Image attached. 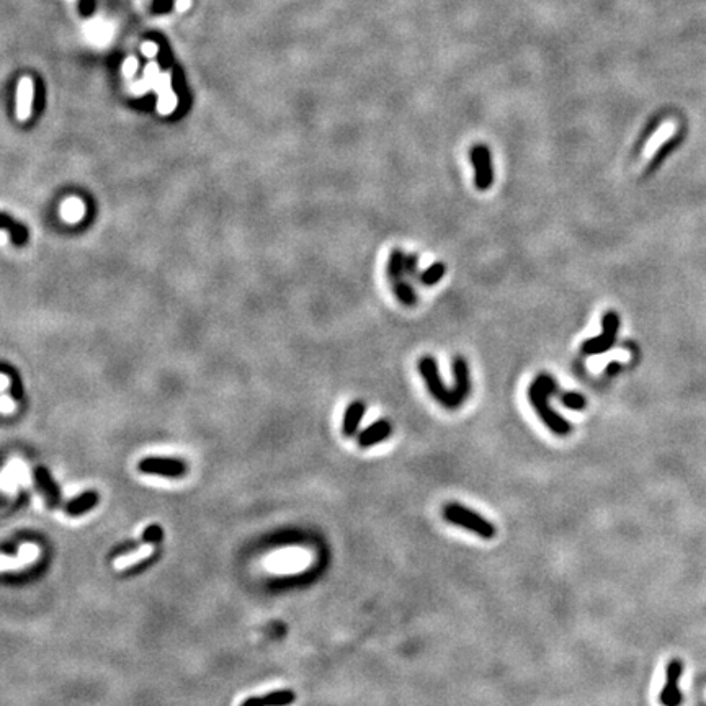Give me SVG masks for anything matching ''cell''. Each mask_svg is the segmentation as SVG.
I'll use <instances>...</instances> for the list:
<instances>
[{"instance_id": "ba28073f", "label": "cell", "mask_w": 706, "mask_h": 706, "mask_svg": "<svg viewBox=\"0 0 706 706\" xmlns=\"http://www.w3.org/2000/svg\"><path fill=\"white\" fill-rule=\"evenodd\" d=\"M33 478L34 484H36V489L44 495V499H46L48 507L56 508L57 505L61 504V490H59L56 480L53 479L51 473H49L44 466H36L33 471Z\"/></svg>"}, {"instance_id": "7a4b0ae2", "label": "cell", "mask_w": 706, "mask_h": 706, "mask_svg": "<svg viewBox=\"0 0 706 706\" xmlns=\"http://www.w3.org/2000/svg\"><path fill=\"white\" fill-rule=\"evenodd\" d=\"M441 515H443V518L448 523L468 530V532H473L483 539H492L495 533H497V528L494 527L492 522H489L483 515L476 513L474 510L464 507L461 504L450 502L443 505Z\"/></svg>"}, {"instance_id": "ac0fdd59", "label": "cell", "mask_w": 706, "mask_h": 706, "mask_svg": "<svg viewBox=\"0 0 706 706\" xmlns=\"http://www.w3.org/2000/svg\"><path fill=\"white\" fill-rule=\"evenodd\" d=\"M420 262H419V255L415 254H406L404 255V278L409 279V282H419L420 283Z\"/></svg>"}, {"instance_id": "30bf717a", "label": "cell", "mask_w": 706, "mask_h": 706, "mask_svg": "<svg viewBox=\"0 0 706 706\" xmlns=\"http://www.w3.org/2000/svg\"><path fill=\"white\" fill-rule=\"evenodd\" d=\"M453 378H455L453 391L456 392V396L464 402L471 394L473 382H471L468 361H466L463 357H456L453 360Z\"/></svg>"}, {"instance_id": "e0dca14e", "label": "cell", "mask_w": 706, "mask_h": 706, "mask_svg": "<svg viewBox=\"0 0 706 706\" xmlns=\"http://www.w3.org/2000/svg\"><path fill=\"white\" fill-rule=\"evenodd\" d=\"M445 273H446V265L443 262H435L422 272L420 283L424 284V286H434V284L438 283L440 279L445 277Z\"/></svg>"}, {"instance_id": "5bb4252c", "label": "cell", "mask_w": 706, "mask_h": 706, "mask_svg": "<svg viewBox=\"0 0 706 706\" xmlns=\"http://www.w3.org/2000/svg\"><path fill=\"white\" fill-rule=\"evenodd\" d=\"M392 291H394L396 298L399 299L401 304H404L406 307L415 306L417 301H419L415 289L412 288L410 282L406 278H402V279H399V282L392 283Z\"/></svg>"}, {"instance_id": "603a6c76", "label": "cell", "mask_w": 706, "mask_h": 706, "mask_svg": "<svg viewBox=\"0 0 706 706\" xmlns=\"http://www.w3.org/2000/svg\"><path fill=\"white\" fill-rule=\"evenodd\" d=\"M132 551H137V543L127 541L125 544H121V546H116L115 549H113L111 556H121V554H127V553H132Z\"/></svg>"}, {"instance_id": "52a82bcc", "label": "cell", "mask_w": 706, "mask_h": 706, "mask_svg": "<svg viewBox=\"0 0 706 706\" xmlns=\"http://www.w3.org/2000/svg\"><path fill=\"white\" fill-rule=\"evenodd\" d=\"M684 674V662L674 659L669 662L665 672V685L660 691V703L664 706H680L684 695L679 688L680 677Z\"/></svg>"}, {"instance_id": "7402d4cb", "label": "cell", "mask_w": 706, "mask_h": 706, "mask_svg": "<svg viewBox=\"0 0 706 706\" xmlns=\"http://www.w3.org/2000/svg\"><path fill=\"white\" fill-rule=\"evenodd\" d=\"M172 7H174V2H172V0H152L151 12L154 15H162L172 10Z\"/></svg>"}, {"instance_id": "6da1fadb", "label": "cell", "mask_w": 706, "mask_h": 706, "mask_svg": "<svg viewBox=\"0 0 706 706\" xmlns=\"http://www.w3.org/2000/svg\"><path fill=\"white\" fill-rule=\"evenodd\" d=\"M558 392V385L553 376L541 373L534 378V381L528 387V399L532 402L533 409L537 410L543 424L553 431L554 435L566 436L571 434V424L562 419L556 410L549 406V397Z\"/></svg>"}, {"instance_id": "d6986e66", "label": "cell", "mask_w": 706, "mask_h": 706, "mask_svg": "<svg viewBox=\"0 0 706 706\" xmlns=\"http://www.w3.org/2000/svg\"><path fill=\"white\" fill-rule=\"evenodd\" d=\"M162 539H164V530H162L160 525L157 523H152L149 527H146L144 532L141 534L142 544H159Z\"/></svg>"}, {"instance_id": "7c38bea8", "label": "cell", "mask_w": 706, "mask_h": 706, "mask_svg": "<svg viewBox=\"0 0 706 706\" xmlns=\"http://www.w3.org/2000/svg\"><path fill=\"white\" fill-rule=\"evenodd\" d=\"M365 412H366V406H365V402H361V401H353L352 404L347 407L345 415H343V422H342L343 436L352 438V436L357 435L358 427H360V424H361V419H363V415H365Z\"/></svg>"}, {"instance_id": "5b68a950", "label": "cell", "mask_w": 706, "mask_h": 706, "mask_svg": "<svg viewBox=\"0 0 706 706\" xmlns=\"http://www.w3.org/2000/svg\"><path fill=\"white\" fill-rule=\"evenodd\" d=\"M471 164L474 167V185L480 191L489 190L494 184V169H492V155L487 146L476 144L469 151Z\"/></svg>"}, {"instance_id": "44dd1931", "label": "cell", "mask_w": 706, "mask_h": 706, "mask_svg": "<svg viewBox=\"0 0 706 706\" xmlns=\"http://www.w3.org/2000/svg\"><path fill=\"white\" fill-rule=\"evenodd\" d=\"M152 38H154V39H155V43H159V46H160L159 61H160V64H162V69H167V67L170 66V61H172L169 44H167V43L164 41V38H162V36H157V34H152Z\"/></svg>"}, {"instance_id": "2e32d148", "label": "cell", "mask_w": 706, "mask_h": 706, "mask_svg": "<svg viewBox=\"0 0 706 706\" xmlns=\"http://www.w3.org/2000/svg\"><path fill=\"white\" fill-rule=\"evenodd\" d=\"M0 229H8L10 234H12V240L15 244L22 245V244L27 242L28 230L25 229L23 226H20L18 223H15V221L10 219L8 216L0 214Z\"/></svg>"}, {"instance_id": "3957f363", "label": "cell", "mask_w": 706, "mask_h": 706, "mask_svg": "<svg viewBox=\"0 0 706 706\" xmlns=\"http://www.w3.org/2000/svg\"><path fill=\"white\" fill-rule=\"evenodd\" d=\"M417 366H419V371H420L422 378H424L427 389H429L430 396L434 397L438 404L443 406L445 409H450V410L459 409L461 404H463V401L456 396V392L453 389H448V387L445 386V382L441 381V376H440V371H438V363H436L435 358L434 357H422L419 363H417Z\"/></svg>"}, {"instance_id": "8fae6325", "label": "cell", "mask_w": 706, "mask_h": 706, "mask_svg": "<svg viewBox=\"0 0 706 706\" xmlns=\"http://www.w3.org/2000/svg\"><path fill=\"white\" fill-rule=\"evenodd\" d=\"M98 500H100V495H98L97 490H85L77 497H74L72 500H69L64 507V512H66L69 517H81V515L90 512L92 508L97 507Z\"/></svg>"}, {"instance_id": "277c9868", "label": "cell", "mask_w": 706, "mask_h": 706, "mask_svg": "<svg viewBox=\"0 0 706 706\" xmlns=\"http://www.w3.org/2000/svg\"><path fill=\"white\" fill-rule=\"evenodd\" d=\"M618 328H620V317H618L616 312L607 311L602 317V333L597 337L588 338L582 343V353L583 355L590 357V355H598V353L607 352L608 348L613 347V343L616 340L618 335Z\"/></svg>"}, {"instance_id": "ffe728a7", "label": "cell", "mask_w": 706, "mask_h": 706, "mask_svg": "<svg viewBox=\"0 0 706 706\" xmlns=\"http://www.w3.org/2000/svg\"><path fill=\"white\" fill-rule=\"evenodd\" d=\"M559 399H561L562 404L571 410H583L587 404L586 397L579 394V392H564V394L559 396Z\"/></svg>"}, {"instance_id": "4fadbf2b", "label": "cell", "mask_w": 706, "mask_h": 706, "mask_svg": "<svg viewBox=\"0 0 706 706\" xmlns=\"http://www.w3.org/2000/svg\"><path fill=\"white\" fill-rule=\"evenodd\" d=\"M404 252L401 249H392L389 257H387L386 273L391 283L399 282L404 278Z\"/></svg>"}, {"instance_id": "9c48e42d", "label": "cell", "mask_w": 706, "mask_h": 706, "mask_svg": "<svg viewBox=\"0 0 706 706\" xmlns=\"http://www.w3.org/2000/svg\"><path fill=\"white\" fill-rule=\"evenodd\" d=\"M391 434H392L391 422L386 419H380L376 420L375 424L366 427L363 431H360V435H358V445H360L361 448H370V446L381 443V441L389 438Z\"/></svg>"}, {"instance_id": "9a60e30c", "label": "cell", "mask_w": 706, "mask_h": 706, "mask_svg": "<svg viewBox=\"0 0 706 706\" xmlns=\"http://www.w3.org/2000/svg\"><path fill=\"white\" fill-rule=\"evenodd\" d=\"M296 701V693L289 688L275 690L262 696V706H289Z\"/></svg>"}, {"instance_id": "cb8c5ba5", "label": "cell", "mask_w": 706, "mask_h": 706, "mask_svg": "<svg viewBox=\"0 0 706 706\" xmlns=\"http://www.w3.org/2000/svg\"><path fill=\"white\" fill-rule=\"evenodd\" d=\"M78 10H81L83 17H88V15H92L93 10H95V0H81V2H78Z\"/></svg>"}, {"instance_id": "8992f818", "label": "cell", "mask_w": 706, "mask_h": 706, "mask_svg": "<svg viewBox=\"0 0 706 706\" xmlns=\"http://www.w3.org/2000/svg\"><path fill=\"white\" fill-rule=\"evenodd\" d=\"M137 469L142 474L162 476V478L179 479L186 474V464L184 461L175 458H164V456H147L137 463Z\"/></svg>"}]
</instances>
